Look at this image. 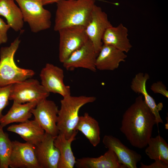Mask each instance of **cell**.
Masks as SVG:
<instances>
[{
  "label": "cell",
  "instance_id": "cell-1",
  "mask_svg": "<svg viewBox=\"0 0 168 168\" xmlns=\"http://www.w3.org/2000/svg\"><path fill=\"white\" fill-rule=\"evenodd\" d=\"M155 124L154 115L140 95L124 114L120 129L132 146L142 149L147 146Z\"/></svg>",
  "mask_w": 168,
  "mask_h": 168
},
{
  "label": "cell",
  "instance_id": "cell-2",
  "mask_svg": "<svg viewBox=\"0 0 168 168\" xmlns=\"http://www.w3.org/2000/svg\"><path fill=\"white\" fill-rule=\"evenodd\" d=\"M95 0H60L56 3L54 30L79 26L85 27L90 19Z\"/></svg>",
  "mask_w": 168,
  "mask_h": 168
},
{
  "label": "cell",
  "instance_id": "cell-3",
  "mask_svg": "<svg viewBox=\"0 0 168 168\" xmlns=\"http://www.w3.org/2000/svg\"><path fill=\"white\" fill-rule=\"evenodd\" d=\"M96 100V98L94 96L70 95L63 97L60 101L61 106L58 116L57 126L59 133L63 134L66 139H69L75 131L80 108Z\"/></svg>",
  "mask_w": 168,
  "mask_h": 168
},
{
  "label": "cell",
  "instance_id": "cell-4",
  "mask_svg": "<svg viewBox=\"0 0 168 168\" xmlns=\"http://www.w3.org/2000/svg\"><path fill=\"white\" fill-rule=\"evenodd\" d=\"M21 42L17 37L10 46L2 47L0 50V86H6L31 78L35 74L30 69L18 67L14 56Z\"/></svg>",
  "mask_w": 168,
  "mask_h": 168
},
{
  "label": "cell",
  "instance_id": "cell-5",
  "mask_svg": "<svg viewBox=\"0 0 168 168\" xmlns=\"http://www.w3.org/2000/svg\"><path fill=\"white\" fill-rule=\"evenodd\" d=\"M18 3L24 22L28 24L31 31L36 33L49 29L51 14L43 7L42 0H14Z\"/></svg>",
  "mask_w": 168,
  "mask_h": 168
},
{
  "label": "cell",
  "instance_id": "cell-6",
  "mask_svg": "<svg viewBox=\"0 0 168 168\" xmlns=\"http://www.w3.org/2000/svg\"><path fill=\"white\" fill-rule=\"evenodd\" d=\"M50 93L35 79L29 78L12 84L9 100L24 104L46 99Z\"/></svg>",
  "mask_w": 168,
  "mask_h": 168
},
{
  "label": "cell",
  "instance_id": "cell-7",
  "mask_svg": "<svg viewBox=\"0 0 168 168\" xmlns=\"http://www.w3.org/2000/svg\"><path fill=\"white\" fill-rule=\"evenodd\" d=\"M58 32L59 35V59L62 63L89 40L85 27L83 26L67 27Z\"/></svg>",
  "mask_w": 168,
  "mask_h": 168
},
{
  "label": "cell",
  "instance_id": "cell-8",
  "mask_svg": "<svg viewBox=\"0 0 168 168\" xmlns=\"http://www.w3.org/2000/svg\"><path fill=\"white\" fill-rule=\"evenodd\" d=\"M58 106L53 101L44 99L38 103L31 112L45 132L56 138L59 133L57 126Z\"/></svg>",
  "mask_w": 168,
  "mask_h": 168
},
{
  "label": "cell",
  "instance_id": "cell-9",
  "mask_svg": "<svg viewBox=\"0 0 168 168\" xmlns=\"http://www.w3.org/2000/svg\"><path fill=\"white\" fill-rule=\"evenodd\" d=\"M112 26L107 14L100 7L95 5L89 21L85 28L89 40L98 54L103 44L102 38L104 32Z\"/></svg>",
  "mask_w": 168,
  "mask_h": 168
},
{
  "label": "cell",
  "instance_id": "cell-10",
  "mask_svg": "<svg viewBox=\"0 0 168 168\" xmlns=\"http://www.w3.org/2000/svg\"><path fill=\"white\" fill-rule=\"evenodd\" d=\"M40 76L41 84L48 92L59 94L63 97L71 95L70 86L64 82V71L61 68L51 63H46Z\"/></svg>",
  "mask_w": 168,
  "mask_h": 168
},
{
  "label": "cell",
  "instance_id": "cell-11",
  "mask_svg": "<svg viewBox=\"0 0 168 168\" xmlns=\"http://www.w3.org/2000/svg\"><path fill=\"white\" fill-rule=\"evenodd\" d=\"M97 55L92 43L89 40L81 47L72 53L63 63V65L68 70L82 68L96 72Z\"/></svg>",
  "mask_w": 168,
  "mask_h": 168
},
{
  "label": "cell",
  "instance_id": "cell-12",
  "mask_svg": "<svg viewBox=\"0 0 168 168\" xmlns=\"http://www.w3.org/2000/svg\"><path fill=\"white\" fill-rule=\"evenodd\" d=\"M9 167L11 168H40L35 152V146L26 142L13 141Z\"/></svg>",
  "mask_w": 168,
  "mask_h": 168
},
{
  "label": "cell",
  "instance_id": "cell-13",
  "mask_svg": "<svg viewBox=\"0 0 168 168\" xmlns=\"http://www.w3.org/2000/svg\"><path fill=\"white\" fill-rule=\"evenodd\" d=\"M55 138L45 133L42 140L35 146V152L40 168H58L60 154L55 146Z\"/></svg>",
  "mask_w": 168,
  "mask_h": 168
},
{
  "label": "cell",
  "instance_id": "cell-14",
  "mask_svg": "<svg viewBox=\"0 0 168 168\" xmlns=\"http://www.w3.org/2000/svg\"><path fill=\"white\" fill-rule=\"evenodd\" d=\"M102 142L108 149L112 150L120 163L128 168H137L142 158L141 155L128 148L118 138L111 135H105Z\"/></svg>",
  "mask_w": 168,
  "mask_h": 168
},
{
  "label": "cell",
  "instance_id": "cell-15",
  "mask_svg": "<svg viewBox=\"0 0 168 168\" xmlns=\"http://www.w3.org/2000/svg\"><path fill=\"white\" fill-rule=\"evenodd\" d=\"M127 57L125 53L113 46L103 44L97 56L96 66L100 70H114Z\"/></svg>",
  "mask_w": 168,
  "mask_h": 168
},
{
  "label": "cell",
  "instance_id": "cell-16",
  "mask_svg": "<svg viewBox=\"0 0 168 168\" xmlns=\"http://www.w3.org/2000/svg\"><path fill=\"white\" fill-rule=\"evenodd\" d=\"M149 77V75L147 73L139 72L137 73L132 79L130 87L133 92L141 94L144 97L146 103L155 117L156 124L158 127L159 123H163L159 114V111L162 110L163 105L161 102L157 105L154 99L147 92L146 83Z\"/></svg>",
  "mask_w": 168,
  "mask_h": 168
},
{
  "label": "cell",
  "instance_id": "cell-17",
  "mask_svg": "<svg viewBox=\"0 0 168 168\" xmlns=\"http://www.w3.org/2000/svg\"><path fill=\"white\" fill-rule=\"evenodd\" d=\"M128 30L122 24L107 28L102 38L103 44L110 45L124 52L128 53L132 46L128 38Z\"/></svg>",
  "mask_w": 168,
  "mask_h": 168
},
{
  "label": "cell",
  "instance_id": "cell-18",
  "mask_svg": "<svg viewBox=\"0 0 168 168\" xmlns=\"http://www.w3.org/2000/svg\"><path fill=\"white\" fill-rule=\"evenodd\" d=\"M7 130L18 134L26 142L35 146L42 140L45 133L35 119L28 120L19 124L11 125Z\"/></svg>",
  "mask_w": 168,
  "mask_h": 168
},
{
  "label": "cell",
  "instance_id": "cell-19",
  "mask_svg": "<svg viewBox=\"0 0 168 168\" xmlns=\"http://www.w3.org/2000/svg\"><path fill=\"white\" fill-rule=\"evenodd\" d=\"M75 166L78 168H127L119 162L114 152L109 149L103 155L97 157L77 159Z\"/></svg>",
  "mask_w": 168,
  "mask_h": 168
},
{
  "label": "cell",
  "instance_id": "cell-20",
  "mask_svg": "<svg viewBox=\"0 0 168 168\" xmlns=\"http://www.w3.org/2000/svg\"><path fill=\"white\" fill-rule=\"evenodd\" d=\"M38 103L36 101L23 104L13 101L7 113L3 115L0 120V125L3 128L13 123H23L29 120L32 115L31 110Z\"/></svg>",
  "mask_w": 168,
  "mask_h": 168
},
{
  "label": "cell",
  "instance_id": "cell-21",
  "mask_svg": "<svg viewBox=\"0 0 168 168\" xmlns=\"http://www.w3.org/2000/svg\"><path fill=\"white\" fill-rule=\"evenodd\" d=\"M78 132V130H75L68 139H66L63 134L59 133L54 139V145L60 154L58 168H73L75 166L76 159L71 146L72 142L76 139Z\"/></svg>",
  "mask_w": 168,
  "mask_h": 168
},
{
  "label": "cell",
  "instance_id": "cell-22",
  "mask_svg": "<svg viewBox=\"0 0 168 168\" xmlns=\"http://www.w3.org/2000/svg\"><path fill=\"white\" fill-rule=\"evenodd\" d=\"M14 0H0V16L4 17L7 24L15 31L21 30L24 21L22 12Z\"/></svg>",
  "mask_w": 168,
  "mask_h": 168
},
{
  "label": "cell",
  "instance_id": "cell-23",
  "mask_svg": "<svg viewBox=\"0 0 168 168\" xmlns=\"http://www.w3.org/2000/svg\"><path fill=\"white\" fill-rule=\"evenodd\" d=\"M79 131L94 146L100 142V129L98 122L88 113L79 116L75 130Z\"/></svg>",
  "mask_w": 168,
  "mask_h": 168
},
{
  "label": "cell",
  "instance_id": "cell-24",
  "mask_svg": "<svg viewBox=\"0 0 168 168\" xmlns=\"http://www.w3.org/2000/svg\"><path fill=\"white\" fill-rule=\"evenodd\" d=\"M147 146L145 152L150 159L160 160L168 164V144L162 137L159 135L151 137Z\"/></svg>",
  "mask_w": 168,
  "mask_h": 168
},
{
  "label": "cell",
  "instance_id": "cell-25",
  "mask_svg": "<svg viewBox=\"0 0 168 168\" xmlns=\"http://www.w3.org/2000/svg\"><path fill=\"white\" fill-rule=\"evenodd\" d=\"M0 125V168H8L13 148L12 142Z\"/></svg>",
  "mask_w": 168,
  "mask_h": 168
},
{
  "label": "cell",
  "instance_id": "cell-26",
  "mask_svg": "<svg viewBox=\"0 0 168 168\" xmlns=\"http://www.w3.org/2000/svg\"><path fill=\"white\" fill-rule=\"evenodd\" d=\"M12 85L0 86V120L3 115V110L9 104Z\"/></svg>",
  "mask_w": 168,
  "mask_h": 168
},
{
  "label": "cell",
  "instance_id": "cell-27",
  "mask_svg": "<svg viewBox=\"0 0 168 168\" xmlns=\"http://www.w3.org/2000/svg\"><path fill=\"white\" fill-rule=\"evenodd\" d=\"M151 90L155 93H159L168 98V91L165 85L161 81H158L152 84Z\"/></svg>",
  "mask_w": 168,
  "mask_h": 168
},
{
  "label": "cell",
  "instance_id": "cell-28",
  "mask_svg": "<svg viewBox=\"0 0 168 168\" xmlns=\"http://www.w3.org/2000/svg\"><path fill=\"white\" fill-rule=\"evenodd\" d=\"M10 28L9 26L0 17V45L7 42V32Z\"/></svg>",
  "mask_w": 168,
  "mask_h": 168
},
{
  "label": "cell",
  "instance_id": "cell-29",
  "mask_svg": "<svg viewBox=\"0 0 168 168\" xmlns=\"http://www.w3.org/2000/svg\"><path fill=\"white\" fill-rule=\"evenodd\" d=\"M152 164L147 165L141 163L140 168H168V164H166L161 160H156Z\"/></svg>",
  "mask_w": 168,
  "mask_h": 168
},
{
  "label": "cell",
  "instance_id": "cell-30",
  "mask_svg": "<svg viewBox=\"0 0 168 168\" xmlns=\"http://www.w3.org/2000/svg\"><path fill=\"white\" fill-rule=\"evenodd\" d=\"M60 0H42V3L43 5L52 4L54 2H57Z\"/></svg>",
  "mask_w": 168,
  "mask_h": 168
}]
</instances>
